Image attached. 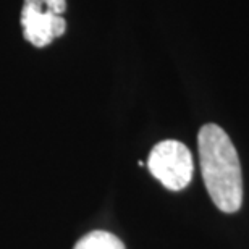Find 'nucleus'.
Returning a JSON list of instances; mask_svg holds the SVG:
<instances>
[{
  "mask_svg": "<svg viewBox=\"0 0 249 249\" xmlns=\"http://www.w3.org/2000/svg\"><path fill=\"white\" fill-rule=\"evenodd\" d=\"M73 249H124V245L108 231H91L83 236Z\"/></svg>",
  "mask_w": 249,
  "mask_h": 249,
  "instance_id": "obj_4",
  "label": "nucleus"
},
{
  "mask_svg": "<svg viewBox=\"0 0 249 249\" xmlns=\"http://www.w3.org/2000/svg\"><path fill=\"white\" fill-rule=\"evenodd\" d=\"M21 26L28 42L34 47H46L65 33L67 21L62 15L53 13L44 0H24Z\"/></svg>",
  "mask_w": 249,
  "mask_h": 249,
  "instance_id": "obj_3",
  "label": "nucleus"
},
{
  "mask_svg": "<svg viewBox=\"0 0 249 249\" xmlns=\"http://www.w3.org/2000/svg\"><path fill=\"white\" fill-rule=\"evenodd\" d=\"M197 149L204 185L213 204L227 213L240 211L243 175L230 136L218 124L207 123L199 129Z\"/></svg>",
  "mask_w": 249,
  "mask_h": 249,
  "instance_id": "obj_1",
  "label": "nucleus"
},
{
  "mask_svg": "<svg viewBox=\"0 0 249 249\" xmlns=\"http://www.w3.org/2000/svg\"><path fill=\"white\" fill-rule=\"evenodd\" d=\"M44 2H46L47 7L57 15H62L65 10H67V2H65V0H44Z\"/></svg>",
  "mask_w": 249,
  "mask_h": 249,
  "instance_id": "obj_5",
  "label": "nucleus"
},
{
  "mask_svg": "<svg viewBox=\"0 0 249 249\" xmlns=\"http://www.w3.org/2000/svg\"><path fill=\"white\" fill-rule=\"evenodd\" d=\"M149 172L170 191L185 189L193 178L194 163L189 149L180 141L167 139L156 144L149 154Z\"/></svg>",
  "mask_w": 249,
  "mask_h": 249,
  "instance_id": "obj_2",
  "label": "nucleus"
}]
</instances>
